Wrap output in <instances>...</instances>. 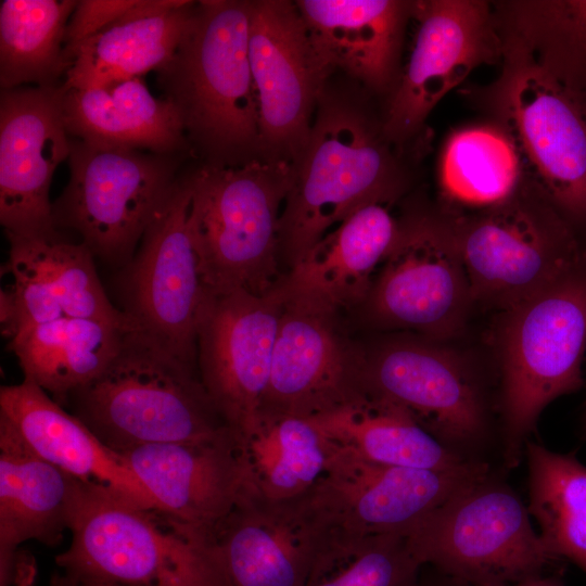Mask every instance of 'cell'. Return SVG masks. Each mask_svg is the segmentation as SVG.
<instances>
[{
	"label": "cell",
	"instance_id": "obj_28",
	"mask_svg": "<svg viewBox=\"0 0 586 586\" xmlns=\"http://www.w3.org/2000/svg\"><path fill=\"white\" fill-rule=\"evenodd\" d=\"M63 91L64 122L74 139L157 154H171L187 143L174 104L154 97L140 77Z\"/></svg>",
	"mask_w": 586,
	"mask_h": 586
},
{
	"label": "cell",
	"instance_id": "obj_3",
	"mask_svg": "<svg viewBox=\"0 0 586 586\" xmlns=\"http://www.w3.org/2000/svg\"><path fill=\"white\" fill-rule=\"evenodd\" d=\"M391 155L361 106L323 89L309 138L292 164L280 218V260L291 269L360 206L392 200Z\"/></svg>",
	"mask_w": 586,
	"mask_h": 586
},
{
	"label": "cell",
	"instance_id": "obj_16",
	"mask_svg": "<svg viewBox=\"0 0 586 586\" xmlns=\"http://www.w3.org/2000/svg\"><path fill=\"white\" fill-rule=\"evenodd\" d=\"M280 283L269 293L211 294L198 331V372L217 412L237 434L258 417L284 306Z\"/></svg>",
	"mask_w": 586,
	"mask_h": 586
},
{
	"label": "cell",
	"instance_id": "obj_12",
	"mask_svg": "<svg viewBox=\"0 0 586 586\" xmlns=\"http://www.w3.org/2000/svg\"><path fill=\"white\" fill-rule=\"evenodd\" d=\"M508 133L538 188L586 240V105L522 44L502 81Z\"/></svg>",
	"mask_w": 586,
	"mask_h": 586
},
{
	"label": "cell",
	"instance_id": "obj_30",
	"mask_svg": "<svg viewBox=\"0 0 586 586\" xmlns=\"http://www.w3.org/2000/svg\"><path fill=\"white\" fill-rule=\"evenodd\" d=\"M307 419L333 445L370 462L447 469L471 460L444 446L398 405L366 391Z\"/></svg>",
	"mask_w": 586,
	"mask_h": 586
},
{
	"label": "cell",
	"instance_id": "obj_38",
	"mask_svg": "<svg viewBox=\"0 0 586 586\" xmlns=\"http://www.w3.org/2000/svg\"><path fill=\"white\" fill-rule=\"evenodd\" d=\"M0 300L1 333L11 342L20 331L17 306L11 286L1 290Z\"/></svg>",
	"mask_w": 586,
	"mask_h": 586
},
{
	"label": "cell",
	"instance_id": "obj_17",
	"mask_svg": "<svg viewBox=\"0 0 586 586\" xmlns=\"http://www.w3.org/2000/svg\"><path fill=\"white\" fill-rule=\"evenodd\" d=\"M417 33L408 63L391 97L384 137L402 142L475 67L497 56L498 40L482 1L434 0L412 4Z\"/></svg>",
	"mask_w": 586,
	"mask_h": 586
},
{
	"label": "cell",
	"instance_id": "obj_40",
	"mask_svg": "<svg viewBox=\"0 0 586 586\" xmlns=\"http://www.w3.org/2000/svg\"><path fill=\"white\" fill-rule=\"evenodd\" d=\"M441 574V573H440ZM441 577L433 578L426 582L420 581L419 586H468L461 582L450 578L444 574Z\"/></svg>",
	"mask_w": 586,
	"mask_h": 586
},
{
	"label": "cell",
	"instance_id": "obj_4",
	"mask_svg": "<svg viewBox=\"0 0 586 586\" xmlns=\"http://www.w3.org/2000/svg\"><path fill=\"white\" fill-rule=\"evenodd\" d=\"M63 573L122 586H222L212 542L166 511L79 483Z\"/></svg>",
	"mask_w": 586,
	"mask_h": 586
},
{
	"label": "cell",
	"instance_id": "obj_36",
	"mask_svg": "<svg viewBox=\"0 0 586 586\" xmlns=\"http://www.w3.org/2000/svg\"><path fill=\"white\" fill-rule=\"evenodd\" d=\"M524 13L535 59L586 105V0L530 3Z\"/></svg>",
	"mask_w": 586,
	"mask_h": 586
},
{
	"label": "cell",
	"instance_id": "obj_39",
	"mask_svg": "<svg viewBox=\"0 0 586 586\" xmlns=\"http://www.w3.org/2000/svg\"><path fill=\"white\" fill-rule=\"evenodd\" d=\"M509 586H563V583L556 574H542Z\"/></svg>",
	"mask_w": 586,
	"mask_h": 586
},
{
	"label": "cell",
	"instance_id": "obj_11",
	"mask_svg": "<svg viewBox=\"0 0 586 586\" xmlns=\"http://www.w3.org/2000/svg\"><path fill=\"white\" fill-rule=\"evenodd\" d=\"M209 296L186 177L178 179L129 263L124 311L138 329L198 369V331Z\"/></svg>",
	"mask_w": 586,
	"mask_h": 586
},
{
	"label": "cell",
	"instance_id": "obj_19",
	"mask_svg": "<svg viewBox=\"0 0 586 586\" xmlns=\"http://www.w3.org/2000/svg\"><path fill=\"white\" fill-rule=\"evenodd\" d=\"M63 88H14L0 94V222L4 233L34 235L55 228L50 184L68 160L71 136Z\"/></svg>",
	"mask_w": 586,
	"mask_h": 586
},
{
	"label": "cell",
	"instance_id": "obj_26",
	"mask_svg": "<svg viewBox=\"0 0 586 586\" xmlns=\"http://www.w3.org/2000/svg\"><path fill=\"white\" fill-rule=\"evenodd\" d=\"M314 47L331 72L341 68L375 90L392 80L412 4L395 0H298Z\"/></svg>",
	"mask_w": 586,
	"mask_h": 586
},
{
	"label": "cell",
	"instance_id": "obj_42",
	"mask_svg": "<svg viewBox=\"0 0 586 586\" xmlns=\"http://www.w3.org/2000/svg\"><path fill=\"white\" fill-rule=\"evenodd\" d=\"M72 578L74 581V586H122V585L109 584V583H102V582L79 581V579H76L74 577H72Z\"/></svg>",
	"mask_w": 586,
	"mask_h": 586
},
{
	"label": "cell",
	"instance_id": "obj_27",
	"mask_svg": "<svg viewBox=\"0 0 586 586\" xmlns=\"http://www.w3.org/2000/svg\"><path fill=\"white\" fill-rule=\"evenodd\" d=\"M79 482L34 453L0 417V564L20 546L61 543Z\"/></svg>",
	"mask_w": 586,
	"mask_h": 586
},
{
	"label": "cell",
	"instance_id": "obj_18",
	"mask_svg": "<svg viewBox=\"0 0 586 586\" xmlns=\"http://www.w3.org/2000/svg\"><path fill=\"white\" fill-rule=\"evenodd\" d=\"M333 530L310 492L288 500L242 493L212 536L222 586H304Z\"/></svg>",
	"mask_w": 586,
	"mask_h": 586
},
{
	"label": "cell",
	"instance_id": "obj_7",
	"mask_svg": "<svg viewBox=\"0 0 586 586\" xmlns=\"http://www.w3.org/2000/svg\"><path fill=\"white\" fill-rule=\"evenodd\" d=\"M406 538L421 565L468 586H509L561 561L546 550L518 494L489 473L426 515Z\"/></svg>",
	"mask_w": 586,
	"mask_h": 586
},
{
	"label": "cell",
	"instance_id": "obj_10",
	"mask_svg": "<svg viewBox=\"0 0 586 586\" xmlns=\"http://www.w3.org/2000/svg\"><path fill=\"white\" fill-rule=\"evenodd\" d=\"M361 391L405 409L428 433L470 459L488 430L485 392L472 361L450 342L396 336L362 355Z\"/></svg>",
	"mask_w": 586,
	"mask_h": 586
},
{
	"label": "cell",
	"instance_id": "obj_33",
	"mask_svg": "<svg viewBox=\"0 0 586 586\" xmlns=\"http://www.w3.org/2000/svg\"><path fill=\"white\" fill-rule=\"evenodd\" d=\"M520 156L507 130L488 125L462 128L442 150V194L460 207L479 212L495 207L521 187Z\"/></svg>",
	"mask_w": 586,
	"mask_h": 586
},
{
	"label": "cell",
	"instance_id": "obj_1",
	"mask_svg": "<svg viewBox=\"0 0 586 586\" xmlns=\"http://www.w3.org/2000/svg\"><path fill=\"white\" fill-rule=\"evenodd\" d=\"M251 1L205 0L171 60L156 71L189 140L207 165L260 158L259 103L251 69Z\"/></svg>",
	"mask_w": 586,
	"mask_h": 586
},
{
	"label": "cell",
	"instance_id": "obj_15",
	"mask_svg": "<svg viewBox=\"0 0 586 586\" xmlns=\"http://www.w3.org/2000/svg\"><path fill=\"white\" fill-rule=\"evenodd\" d=\"M249 53L259 103L260 158L292 165L309 138L330 71L291 1H251Z\"/></svg>",
	"mask_w": 586,
	"mask_h": 586
},
{
	"label": "cell",
	"instance_id": "obj_14",
	"mask_svg": "<svg viewBox=\"0 0 586 586\" xmlns=\"http://www.w3.org/2000/svg\"><path fill=\"white\" fill-rule=\"evenodd\" d=\"M488 473V464L477 459L447 469L396 467L364 460L332 444L310 497L334 532L407 535Z\"/></svg>",
	"mask_w": 586,
	"mask_h": 586
},
{
	"label": "cell",
	"instance_id": "obj_37",
	"mask_svg": "<svg viewBox=\"0 0 586 586\" xmlns=\"http://www.w3.org/2000/svg\"><path fill=\"white\" fill-rule=\"evenodd\" d=\"M139 0H82L68 21L65 37V55L69 58L76 47L110 23L132 9Z\"/></svg>",
	"mask_w": 586,
	"mask_h": 586
},
{
	"label": "cell",
	"instance_id": "obj_34",
	"mask_svg": "<svg viewBox=\"0 0 586 586\" xmlns=\"http://www.w3.org/2000/svg\"><path fill=\"white\" fill-rule=\"evenodd\" d=\"M530 514L539 537L556 559L586 572V466L573 454H558L526 443Z\"/></svg>",
	"mask_w": 586,
	"mask_h": 586
},
{
	"label": "cell",
	"instance_id": "obj_2",
	"mask_svg": "<svg viewBox=\"0 0 586 586\" xmlns=\"http://www.w3.org/2000/svg\"><path fill=\"white\" fill-rule=\"evenodd\" d=\"M65 405L118 455L145 445L232 436L198 369L138 328L125 331L105 370L73 392Z\"/></svg>",
	"mask_w": 586,
	"mask_h": 586
},
{
	"label": "cell",
	"instance_id": "obj_21",
	"mask_svg": "<svg viewBox=\"0 0 586 586\" xmlns=\"http://www.w3.org/2000/svg\"><path fill=\"white\" fill-rule=\"evenodd\" d=\"M5 235L20 331L65 317L136 328L131 318L110 302L95 270L94 255L82 242H72L56 229L34 235Z\"/></svg>",
	"mask_w": 586,
	"mask_h": 586
},
{
	"label": "cell",
	"instance_id": "obj_25",
	"mask_svg": "<svg viewBox=\"0 0 586 586\" xmlns=\"http://www.w3.org/2000/svg\"><path fill=\"white\" fill-rule=\"evenodd\" d=\"M195 4L186 0H139L76 47L62 88H99L158 71L179 48Z\"/></svg>",
	"mask_w": 586,
	"mask_h": 586
},
{
	"label": "cell",
	"instance_id": "obj_5",
	"mask_svg": "<svg viewBox=\"0 0 586 586\" xmlns=\"http://www.w3.org/2000/svg\"><path fill=\"white\" fill-rule=\"evenodd\" d=\"M500 314L497 352L504 459L511 469L542 411L583 386L586 253L553 282Z\"/></svg>",
	"mask_w": 586,
	"mask_h": 586
},
{
	"label": "cell",
	"instance_id": "obj_20",
	"mask_svg": "<svg viewBox=\"0 0 586 586\" xmlns=\"http://www.w3.org/2000/svg\"><path fill=\"white\" fill-rule=\"evenodd\" d=\"M333 316L285 296L260 411L311 418L361 392L362 356L345 344Z\"/></svg>",
	"mask_w": 586,
	"mask_h": 586
},
{
	"label": "cell",
	"instance_id": "obj_35",
	"mask_svg": "<svg viewBox=\"0 0 586 586\" xmlns=\"http://www.w3.org/2000/svg\"><path fill=\"white\" fill-rule=\"evenodd\" d=\"M421 566L406 535L333 531L304 586H419Z\"/></svg>",
	"mask_w": 586,
	"mask_h": 586
},
{
	"label": "cell",
	"instance_id": "obj_6",
	"mask_svg": "<svg viewBox=\"0 0 586 586\" xmlns=\"http://www.w3.org/2000/svg\"><path fill=\"white\" fill-rule=\"evenodd\" d=\"M187 179L201 269L211 294L272 291L280 275L279 228L292 165L252 160L204 165Z\"/></svg>",
	"mask_w": 586,
	"mask_h": 586
},
{
	"label": "cell",
	"instance_id": "obj_22",
	"mask_svg": "<svg viewBox=\"0 0 586 586\" xmlns=\"http://www.w3.org/2000/svg\"><path fill=\"white\" fill-rule=\"evenodd\" d=\"M158 509L212 542L243 493L233 435L140 446L120 454Z\"/></svg>",
	"mask_w": 586,
	"mask_h": 586
},
{
	"label": "cell",
	"instance_id": "obj_23",
	"mask_svg": "<svg viewBox=\"0 0 586 586\" xmlns=\"http://www.w3.org/2000/svg\"><path fill=\"white\" fill-rule=\"evenodd\" d=\"M0 417L34 453L79 483L157 508L122 456L36 384L24 380L1 386Z\"/></svg>",
	"mask_w": 586,
	"mask_h": 586
},
{
	"label": "cell",
	"instance_id": "obj_41",
	"mask_svg": "<svg viewBox=\"0 0 586 586\" xmlns=\"http://www.w3.org/2000/svg\"><path fill=\"white\" fill-rule=\"evenodd\" d=\"M49 586H74V581L65 573H55L51 576Z\"/></svg>",
	"mask_w": 586,
	"mask_h": 586
},
{
	"label": "cell",
	"instance_id": "obj_29",
	"mask_svg": "<svg viewBox=\"0 0 586 586\" xmlns=\"http://www.w3.org/2000/svg\"><path fill=\"white\" fill-rule=\"evenodd\" d=\"M243 493L288 500L309 493L323 475L331 442L307 418L260 411L233 434Z\"/></svg>",
	"mask_w": 586,
	"mask_h": 586
},
{
	"label": "cell",
	"instance_id": "obj_8",
	"mask_svg": "<svg viewBox=\"0 0 586 586\" xmlns=\"http://www.w3.org/2000/svg\"><path fill=\"white\" fill-rule=\"evenodd\" d=\"M474 305L502 311L540 291L586 253V240L538 190L451 225Z\"/></svg>",
	"mask_w": 586,
	"mask_h": 586
},
{
	"label": "cell",
	"instance_id": "obj_31",
	"mask_svg": "<svg viewBox=\"0 0 586 586\" xmlns=\"http://www.w3.org/2000/svg\"><path fill=\"white\" fill-rule=\"evenodd\" d=\"M127 330L101 320L65 317L22 329L10 347L24 380L64 407L73 392L105 370Z\"/></svg>",
	"mask_w": 586,
	"mask_h": 586
},
{
	"label": "cell",
	"instance_id": "obj_32",
	"mask_svg": "<svg viewBox=\"0 0 586 586\" xmlns=\"http://www.w3.org/2000/svg\"><path fill=\"white\" fill-rule=\"evenodd\" d=\"M75 0H2L0 4L1 90L27 82L59 86L66 74L65 37Z\"/></svg>",
	"mask_w": 586,
	"mask_h": 586
},
{
	"label": "cell",
	"instance_id": "obj_24",
	"mask_svg": "<svg viewBox=\"0 0 586 586\" xmlns=\"http://www.w3.org/2000/svg\"><path fill=\"white\" fill-rule=\"evenodd\" d=\"M390 204H365L329 231L282 278L285 296L330 314L365 302L399 232Z\"/></svg>",
	"mask_w": 586,
	"mask_h": 586
},
{
	"label": "cell",
	"instance_id": "obj_9",
	"mask_svg": "<svg viewBox=\"0 0 586 586\" xmlns=\"http://www.w3.org/2000/svg\"><path fill=\"white\" fill-rule=\"evenodd\" d=\"M69 179L52 204L56 228L73 229L110 263H130L135 249L178 181L170 154L71 139Z\"/></svg>",
	"mask_w": 586,
	"mask_h": 586
},
{
	"label": "cell",
	"instance_id": "obj_13",
	"mask_svg": "<svg viewBox=\"0 0 586 586\" xmlns=\"http://www.w3.org/2000/svg\"><path fill=\"white\" fill-rule=\"evenodd\" d=\"M365 303L379 327L457 337L474 303L451 226L425 217L400 224Z\"/></svg>",
	"mask_w": 586,
	"mask_h": 586
}]
</instances>
